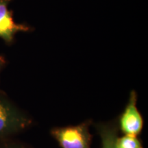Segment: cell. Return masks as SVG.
Wrapping results in <instances>:
<instances>
[{"label": "cell", "mask_w": 148, "mask_h": 148, "mask_svg": "<svg viewBox=\"0 0 148 148\" xmlns=\"http://www.w3.org/2000/svg\"><path fill=\"white\" fill-rule=\"evenodd\" d=\"M116 146V148H143L142 141L138 136L125 134L118 137Z\"/></svg>", "instance_id": "8992f818"}, {"label": "cell", "mask_w": 148, "mask_h": 148, "mask_svg": "<svg viewBox=\"0 0 148 148\" xmlns=\"http://www.w3.org/2000/svg\"><path fill=\"white\" fill-rule=\"evenodd\" d=\"M33 123L30 115L0 91V141L27 130Z\"/></svg>", "instance_id": "6da1fadb"}, {"label": "cell", "mask_w": 148, "mask_h": 148, "mask_svg": "<svg viewBox=\"0 0 148 148\" xmlns=\"http://www.w3.org/2000/svg\"><path fill=\"white\" fill-rule=\"evenodd\" d=\"M101 140V148H116L119 129L117 118L110 121L92 123Z\"/></svg>", "instance_id": "5b68a950"}, {"label": "cell", "mask_w": 148, "mask_h": 148, "mask_svg": "<svg viewBox=\"0 0 148 148\" xmlns=\"http://www.w3.org/2000/svg\"><path fill=\"white\" fill-rule=\"evenodd\" d=\"M11 0H0V38L7 45L13 43L16 34L27 32L31 27L25 24L16 23L13 18V12L9 10Z\"/></svg>", "instance_id": "277c9868"}, {"label": "cell", "mask_w": 148, "mask_h": 148, "mask_svg": "<svg viewBox=\"0 0 148 148\" xmlns=\"http://www.w3.org/2000/svg\"><path fill=\"white\" fill-rule=\"evenodd\" d=\"M138 96L134 90L130 92L124 110L117 117L120 132L123 134L138 136L143 128V118L137 108Z\"/></svg>", "instance_id": "3957f363"}, {"label": "cell", "mask_w": 148, "mask_h": 148, "mask_svg": "<svg viewBox=\"0 0 148 148\" xmlns=\"http://www.w3.org/2000/svg\"><path fill=\"white\" fill-rule=\"evenodd\" d=\"M0 148H32L27 144L19 140L8 138L0 141Z\"/></svg>", "instance_id": "52a82bcc"}, {"label": "cell", "mask_w": 148, "mask_h": 148, "mask_svg": "<svg viewBox=\"0 0 148 148\" xmlns=\"http://www.w3.org/2000/svg\"><path fill=\"white\" fill-rule=\"evenodd\" d=\"M6 64V60L2 55H0V72Z\"/></svg>", "instance_id": "ba28073f"}, {"label": "cell", "mask_w": 148, "mask_h": 148, "mask_svg": "<svg viewBox=\"0 0 148 148\" xmlns=\"http://www.w3.org/2000/svg\"><path fill=\"white\" fill-rule=\"evenodd\" d=\"M92 123V119H86L77 125L54 127L49 132L60 148H91Z\"/></svg>", "instance_id": "7a4b0ae2"}]
</instances>
